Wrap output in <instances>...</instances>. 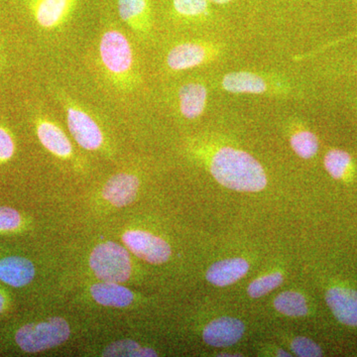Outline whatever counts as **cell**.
<instances>
[{"instance_id":"1","label":"cell","mask_w":357,"mask_h":357,"mask_svg":"<svg viewBox=\"0 0 357 357\" xmlns=\"http://www.w3.org/2000/svg\"><path fill=\"white\" fill-rule=\"evenodd\" d=\"M210 170L220 185L234 191L259 192L267 185L261 164L248 152L234 147L218 149L211 156Z\"/></svg>"},{"instance_id":"2","label":"cell","mask_w":357,"mask_h":357,"mask_svg":"<svg viewBox=\"0 0 357 357\" xmlns=\"http://www.w3.org/2000/svg\"><path fill=\"white\" fill-rule=\"evenodd\" d=\"M100 62L110 81L121 89H131L137 81L132 45L121 30H105L98 45Z\"/></svg>"},{"instance_id":"3","label":"cell","mask_w":357,"mask_h":357,"mask_svg":"<svg viewBox=\"0 0 357 357\" xmlns=\"http://www.w3.org/2000/svg\"><path fill=\"white\" fill-rule=\"evenodd\" d=\"M70 335L69 323L60 317H52L21 326L15 333V342L21 351L39 354L65 344Z\"/></svg>"},{"instance_id":"4","label":"cell","mask_w":357,"mask_h":357,"mask_svg":"<svg viewBox=\"0 0 357 357\" xmlns=\"http://www.w3.org/2000/svg\"><path fill=\"white\" fill-rule=\"evenodd\" d=\"M89 263L100 281L124 283L132 273L128 250L114 241L98 244L89 255Z\"/></svg>"},{"instance_id":"5","label":"cell","mask_w":357,"mask_h":357,"mask_svg":"<svg viewBox=\"0 0 357 357\" xmlns=\"http://www.w3.org/2000/svg\"><path fill=\"white\" fill-rule=\"evenodd\" d=\"M60 100L65 110L68 128L77 144L89 151L102 150L105 146V134L95 117L69 96L61 95Z\"/></svg>"},{"instance_id":"6","label":"cell","mask_w":357,"mask_h":357,"mask_svg":"<svg viewBox=\"0 0 357 357\" xmlns=\"http://www.w3.org/2000/svg\"><path fill=\"white\" fill-rule=\"evenodd\" d=\"M122 241L136 257L151 264L165 263L172 255V249L167 241L146 230H126L122 236Z\"/></svg>"},{"instance_id":"7","label":"cell","mask_w":357,"mask_h":357,"mask_svg":"<svg viewBox=\"0 0 357 357\" xmlns=\"http://www.w3.org/2000/svg\"><path fill=\"white\" fill-rule=\"evenodd\" d=\"M37 137L47 151L59 159H70L74 155L72 142L60 124L45 115L35 119Z\"/></svg>"},{"instance_id":"8","label":"cell","mask_w":357,"mask_h":357,"mask_svg":"<svg viewBox=\"0 0 357 357\" xmlns=\"http://www.w3.org/2000/svg\"><path fill=\"white\" fill-rule=\"evenodd\" d=\"M77 0H31L34 20L45 30L57 29L69 20Z\"/></svg>"},{"instance_id":"9","label":"cell","mask_w":357,"mask_h":357,"mask_svg":"<svg viewBox=\"0 0 357 357\" xmlns=\"http://www.w3.org/2000/svg\"><path fill=\"white\" fill-rule=\"evenodd\" d=\"M139 187V178L135 174L117 173L112 176L103 185L102 197L112 206L122 208L133 203L137 197Z\"/></svg>"},{"instance_id":"10","label":"cell","mask_w":357,"mask_h":357,"mask_svg":"<svg viewBox=\"0 0 357 357\" xmlns=\"http://www.w3.org/2000/svg\"><path fill=\"white\" fill-rule=\"evenodd\" d=\"M213 48L199 42H185L174 47L167 55L169 69L178 72L199 67L213 57Z\"/></svg>"},{"instance_id":"11","label":"cell","mask_w":357,"mask_h":357,"mask_svg":"<svg viewBox=\"0 0 357 357\" xmlns=\"http://www.w3.org/2000/svg\"><path fill=\"white\" fill-rule=\"evenodd\" d=\"M245 326L241 319L222 317L211 321L203 332L204 342L213 347H229L243 337Z\"/></svg>"},{"instance_id":"12","label":"cell","mask_w":357,"mask_h":357,"mask_svg":"<svg viewBox=\"0 0 357 357\" xmlns=\"http://www.w3.org/2000/svg\"><path fill=\"white\" fill-rule=\"evenodd\" d=\"M326 300L328 306L340 323L357 326V291L333 287L326 292Z\"/></svg>"},{"instance_id":"13","label":"cell","mask_w":357,"mask_h":357,"mask_svg":"<svg viewBox=\"0 0 357 357\" xmlns=\"http://www.w3.org/2000/svg\"><path fill=\"white\" fill-rule=\"evenodd\" d=\"M249 263L241 257L227 258L213 263L206 271V280L217 287H227L248 274Z\"/></svg>"},{"instance_id":"14","label":"cell","mask_w":357,"mask_h":357,"mask_svg":"<svg viewBox=\"0 0 357 357\" xmlns=\"http://www.w3.org/2000/svg\"><path fill=\"white\" fill-rule=\"evenodd\" d=\"M35 273L34 264L27 258L9 256L0 259V281L11 287H24L31 283Z\"/></svg>"},{"instance_id":"15","label":"cell","mask_w":357,"mask_h":357,"mask_svg":"<svg viewBox=\"0 0 357 357\" xmlns=\"http://www.w3.org/2000/svg\"><path fill=\"white\" fill-rule=\"evenodd\" d=\"M89 292L98 304L105 307H126L135 301L132 291L115 282L96 283L91 286Z\"/></svg>"},{"instance_id":"16","label":"cell","mask_w":357,"mask_h":357,"mask_svg":"<svg viewBox=\"0 0 357 357\" xmlns=\"http://www.w3.org/2000/svg\"><path fill=\"white\" fill-rule=\"evenodd\" d=\"M119 13L134 32L148 33L151 29L149 0H119Z\"/></svg>"},{"instance_id":"17","label":"cell","mask_w":357,"mask_h":357,"mask_svg":"<svg viewBox=\"0 0 357 357\" xmlns=\"http://www.w3.org/2000/svg\"><path fill=\"white\" fill-rule=\"evenodd\" d=\"M208 102V89L199 83H189L178 91V107L185 119H198L204 114Z\"/></svg>"},{"instance_id":"18","label":"cell","mask_w":357,"mask_h":357,"mask_svg":"<svg viewBox=\"0 0 357 357\" xmlns=\"http://www.w3.org/2000/svg\"><path fill=\"white\" fill-rule=\"evenodd\" d=\"M222 88L232 93H263L267 91L264 79L250 72H234L225 75Z\"/></svg>"},{"instance_id":"19","label":"cell","mask_w":357,"mask_h":357,"mask_svg":"<svg viewBox=\"0 0 357 357\" xmlns=\"http://www.w3.org/2000/svg\"><path fill=\"white\" fill-rule=\"evenodd\" d=\"M274 307L281 314L295 318L306 316L309 312L304 296L294 291L279 294L274 300Z\"/></svg>"},{"instance_id":"20","label":"cell","mask_w":357,"mask_h":357,"mask_svg":"<svg viewBox=\"0 0 357 357\" xmlns=\"http://www.w3.org/2000/svg\"><path fill=\"white\" fill-rule=\"evenodd\" d=\"M102 356L153 357L158 356L151 347H143L130 340H122L112 342L105 347Z\"/></svg>"},{"instance_id":"21","label":"cell","mask_w":357,"mask_h":357,"mask_svg":"<svg viewBox=\"0 0 357 357\" xmlns=\"http://www.w3.org/2000/svg\"><path fill=\"white\" fill-rule=\"evenodd\" d=\"M291 146L301 158H312L319 151V140L311 131L302 130L291 137Z\"/></svg>"},{"instance_id":"22","label":"cell","mask_w":357,"mask_h":357,"mask_svg":"<svg viewBox=\"0 0 357 357\" xmlns=\"http://www.w3.org/2000/svg\"><path fill=\"white\" fill-rule=\"evenodd\" d=\"M351 164V155L344 150H331L325 157L326 170L333 178H337V180L344 177Z\"/></svg>"},{"instance_id":"23","label":"cell","mask_w":357,"mask_h":357,"mask_svg":"<svg viewBox=\"0 0 357 357\" xmlns=\"http://www.w3.org/2000/svg\"><path fill=\"white\" fill-rule=\"evenodd\" d=\"M283 276L278 272L259 277V278L251 282L250 285L248 286V295L251 298H255V299L261 298L266 294L278 288L283 283Z\"/></svg>"},{"instance_id":"24","label":"cell","mask_w":357,"mask_h":357,"mask_svg":"<svg viewBox=\"0 0 357 357\" xmlns=\"http://www.w3.org/2000/svg\"><path fill=\"white\" fill-rule=\"evenodd\" d=\"M173 6L184 17H201L208 13V0H173Z\"/></svg>"},{"instance_id":"25","label":"cell","mask_w":357,"mask_h":357,"mask_svg":"<svg viewBox=\"0 0 357 357\" xmlns=\"http://www.w3.org/2000/svg\"><path fill=\"white\" fill-rule=\"evenodd\" d=\"M291 349L297 356L317 357L323 356L321 347L310 338L305 337L294 338L292 344H291Z\"/></svg>"},{"instance_id":"26","label":"cell","mask_w":357,"mask_h":357,"mask_svg":"<svg viewBox=\"0 0 357 357\" xmlns=\"http://www.w3.org/2000/svg\"><path fill=\"white\" fill-rule=\"evenodd\" d=\"M22 218L17 211L8 206H0V231H11L18 229Z\"/></svg>"},{"instance_id":"27","label":"cell","mask_w":357,"mask_h":357,"mask_svg":"<svg viewBox=\"0 0 357 357\" xmlns=\"http://www.w3.org/2000/svg\"><path fill=\"white\" fill-rule=\"evenodd\" d=\"M15 153V142L10 131L0 126V163L8 161Z\"/></svg>"},{"instance_id":"28","label":"cell","mask_w":357,"mask_h":357,"mask_svg":"<svg viewBox=\"0 0 357 357\" xmlns=\"http://www.w3.org/2000/svg\"><path fill=\"white\" fill-rule=\"evenodd\" d=\"M4 307H6V298L0 293V312L3 311Z\"/></svg>"},{"instance_id":"29","label":"cell","mask_w":357,"mask_h":357,"mask_svg":"<svg viewBox=\"0 0 357 357\" xmlns=\"http://www.w3.org/2000/svg\"><path fill=\"white\" fill-rule=\"evenodd\" d=\"M208 2H213V3L225 4L229 3L231 0H208Z\"/></svg>"}]
</instances>
